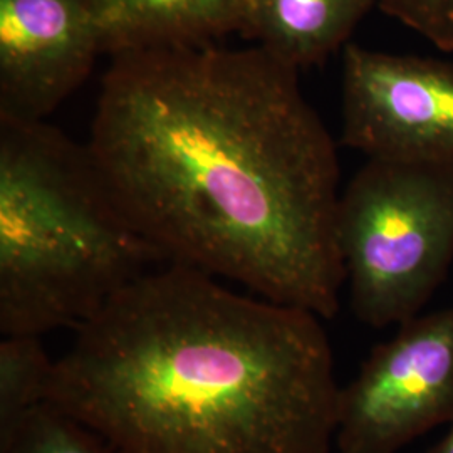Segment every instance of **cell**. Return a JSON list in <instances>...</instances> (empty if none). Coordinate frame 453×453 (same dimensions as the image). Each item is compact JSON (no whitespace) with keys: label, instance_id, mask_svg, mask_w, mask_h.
I'll return each instance as SVG.
<instances>
[{"label":"cell","instance_id":"1","mask_svg":"<svg viewBox=\"0 0 453 453\" xmlns=\"http://www.w3.org/2000/svg\"><path fill=\"white\" fill-rule=\"evenodd\" d=\"M86 146L118 209L166 262L336 316L338 153L297 69L260 46L116 54Z\"/></svg>","mask_w":453,"mask_h":453},{"label":"cell","instance_id":"2","mask_svg":"<svg viewBox=\"0 0 453 453\" xmlns=\"http://www.w3.org/2000/svg\"><path fill=\"white\" fill-rule=\"evenodd\" d=\"M46 403L116 453H329L341 387L321 318L163 264L74 329Z\"/></svg>","mask_w":453,"mask_h":453},{"label":"cell","instance_id":"3","mask_svg":"<svg viewBox=\"0 0 453 453\" xmlns=\"http://www.w3.org/2000/svg\"><path fill=\"white\" fill-rule=\"evenodd\" d=\"M168 264L108 192L88 146L46 121L0 118V333L80 327Z\"/></svg>","mask_w":453,"mask_h":453},{"label":"cell","instance_id":"4","mask_svg":"<svg viewBox=\"0 0 453 453\" xmlns=\"http://www.w3.org/2000/svg\"><path fill=\"white\" fill-rule=\"evenodd\" d=\"M336 235L357 319L417 318L453 262V163L368 160L341 194Z\"/></svg>","mask_w":453,"mask_h":453},{"label":"cell","instance_id":"5","mask_svg":"<svg viewBox=\"0 0 453 453\" xmlns=\"http://www.w3.org/2000/svg\"><path fill=\"white\" fill-rule=\"evenodd\" d=\"M453 421V308L417 316L341 388L340 453H396Z\"/></svg>","mask_w":453,"mask_h":453},{"label":"cell","instance_id":"6","mask_svg":"<svg viewBox=\"0 0 453 453\" xmlns=\"http://www.w3.org/2000/svg\"><path fill=\"white\" fill-rule=\"evenodd\" d=\"M341 142L368 160L453 163V65L355 44L342 52Z\"/></svg>","mask_w":453,"mask_h":453},{"label":"cell","instance_id":"7","mask_svg":"<svg viewBox=\"0 0 453 453\" xmlns=\"http://www.w3.org/2000/svg\"><path fill=\"white\" fill-rule=\"evenodd\" d=\"M101 54L93 0H0V118L46 121Z\"/></svg>","mask_w":453,"mask_h":453},{"label":"cell","instance_id":"8","mask_svg":"<svg viewBox=\"0 0 453 453\" xmlns=\"http://www.w3.org/2000/svg\"><path fill=\"white\" fill-rule=\"evenodd\" d=\"M103 52L217 44L242 31L245 0H93Z\"/></svg>","mask_w":453,"mask_h":453},{"label":"cell","instance_id":"9","mask_svg":"<svg viewBox=\"0 0 453 453\" xmlns=\"http://www.w3.org/2000/svg\"><path fill=\"white\" fill-rule=\"evenodd\" d=\"M380 0H245L241 35L284 65L308 69L342 46Z\"/></svg>","mask_w":453,"mask_h":453},{"label":"cell","instance_id":"10","mask_svg":"<svg viewBox=\"0 0 453 453\" xmlns=\"http://www.w3.org/2000/svg\"><path fill=\"white\" fill-rule=\"evenodd\" d=\"M41 336H2L0 341V445L14 435L37 406L46 403L54 372Z\"/></svg>","mask_w":453,"mask_h":453},{"label":"cell","instance_id":"11","mask_svg":"<svg viewBox=\"0 0 453 453\" xmlns=\"http://www.w3.org/2000/svg\"><path fill=\"white\" fill-rule=\"evenodd\" d=\"M0 453H116L81 421L42 403L20 423Z\"/></svg>","mask_w":453,"mask_h":453},{"label":"cell","instance_id":"12","mask_svg":"<svg viewBox=\"0 0 453 453\" xmlns=\"http://www.w3.org/2000/svg\"><path fill=\"white\" fill-rule=\"evenodd\" d=\"M378 7L440 50L453 52V0H380Z\"/></svg>","mask_w":453,"mask_h":453},{"label":"cell","instance_id":"13","mask_svg":"<svg viewBox=\"0 0 453 453\" xmlns=\"http://www.w3.org/2000/svg\"><path fill=\"white\" fill-rule=\"evenodd\" d=\"M428 453H453V426L440 443H437Z\"/></svg>","mask_w":453,"mask_h":453}]
</instances>
